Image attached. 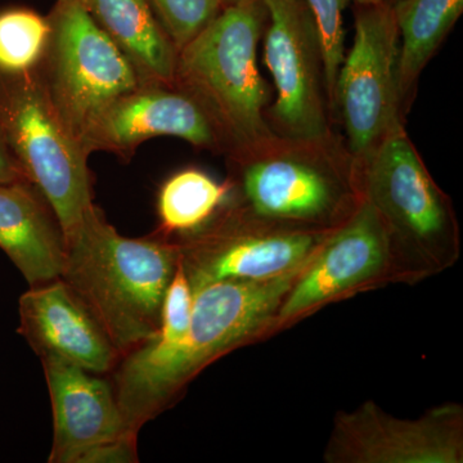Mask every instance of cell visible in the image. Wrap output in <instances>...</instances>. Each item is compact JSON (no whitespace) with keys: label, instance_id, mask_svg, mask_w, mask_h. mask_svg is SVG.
I'll use <instances>...</instances> for the list:
<instances>
[{"label":"cell","instance_id":"1","mask_svg":"<svg viewBox=\"0 0 463 463\" xmlns=\"http://www.w3.org/2000/svg\"><path fill=\"white\" fill-rule=\"evenodd\" d=\"M301 269L268 281L225 279L194 289L190 328L181 343L157 354L134 349L109 373L128 428L139 434L210 364L270 339L277 310Z\"/></svg>","mask_w":463,"mask_h":463},{"label":"cell","instance_id":"2","mask_svg":"<svg viewBox=\"0 0 463 463\" xmlns=\"http://www.w3.org/2000/svg\"><path fill=\"white\" fill-rule=\"evenodd\" d=\"M60 279L90 307L121 356L156 336L179 261L173 237L121 236L94 203L65 239Z\"/></svg>","mask_w":463,"mask_h":463},{"label":"cell","instance_id":"3","mask_svg":"<svg viewBox=\"0 0 463 463\" xmlns=\"http://www.w3.org/2000/svg\"><path fill=\"white\" fill-rule=\"evenodd\" d=\"M227 158L230 197L252 214L312 231H334L364 200L361 174L336 134L272 136Z\"/></svg>","mask_w":463,"mask_h":463},{"label":"cell","instance_id":"4","mask_svg":"<svg viewBox=\"0 0 463 463\" xmlns=\"http://www.w3.org/2000/svg\"><path fill=\"white\" fill-rule=\"evenodd\" d=\"M268 23L261 0L225 5L178 51L174 84L190 94L223 139L230 156L273 132L269 91L258 66V45Z\"/></svg>","mask_w":463,"mask_h":463},{"label":"cell","instance_id":"5","mask_svg":"<svg viewBox=\"0 0 463 463\" xmlns=\"http://www.w3.org/2000/svg\"><path fill=\"white\" fill-rule=\"evenodd\" d=\"M358 165L362 196L388 227L405 285H417L455 267L461 258L455 207L432 178L403 124Z\"/></svg>","mask_w":463,"mask_h":463},{"label":"cell","instance_id":"6","mask_svg":"<svg viewBox=\"0 0 463 463\" xmlns=\"http://www.w3.org/2000/svg\"><path fill=\"white\" fill-rule=\"evenodd\" d=\"M0 137L51 203L66 239L94 205L90 155L61 118L38 70L0 71Z\"/></svg>","mask_w":463,"mask_h":463},{"label":"cell","instance_id":"7","mask_svg":"<svg viewBox=\"0 0 463 463\" xmlns=\"http://www.w3.org/2000/svg\"><path fill=\"white\" fill-rule=\"evenodd\" d=\"M331 232L268 221L228 197L205 225L173 239L194 291L225 279L268 281L297 272Z\"/></svg>","mask_w":463,"mask_h":463},{"label":"cell","instance_id":"8","mask_svg":"<svg viewBox=\"0 0 463 463\" xmlns=\"http://www.w3.org/2000/svg\"><path fill=\"white\" fill-rule=\"evenodd\" d=\"M47 17L50 39L36 70L61 118L83 145L99 116L141 83L84 5L57 0Z\"/></svg>","mask_w":463,"mask_h":463},{"label":"cell","instance_id":"9","mask_svg":"<svg viewBox=\"0 0 463 463\" xmlns=\"http://www.w3.org/2000/svg\"><path fill=\"white\" fill-rule=\"evenodd\" d=\"M399 283L405 285V276L388 227L364 197L345 223L326 237L289 286L274 317L270 337L331 304Z\"/></svg>","mask_w":463,"mask_h":463},{"label":"cell","instance_id":"10","mask_svg":"<svg viewBox=\"0 0 463 463\" xmlns=\"http://www.w3.org/2000/svg\"><path fill=\"white\" fill-rule=\"evenodd\" d=\"M399 33L392 3L355 5L354 39L335 84L334 109L345 143L362 163L401 120Z\"/></svg>","mask_w":463,"mask_h":463},{"label":"cell","instance_id":"11","mask_svg":"<svg viewBox=\"0 0 463 463\" xmlns=\"http://www.w3.org/2000/svg\"><path fill=\"white\" fill-rule=\"evenodd\" d=\"M268 14L265 65L276 99L268 125L286 138L319 139L334 134L326 87L321 36L306 0H261Z\"/></svg>","mask_w":463,"mask_h":463},{"label":"cell","instance_id":"12","mask_svg":"<svg viewBox=\"0 0 463 463\" xmlns=\"http://www.w3.org/2000/svg\"><path fill=\"white\" fill-rule=\"evenodd\" d=\"M325 463H462L463 405H434L401 419L365 401L339 411L322 455Z\"/></svg>","mask_w":463,"mask_h":463},{"label":"cell","instance_id":"13","mask_svg":"<svg viewBox=\"0 0 463 463\" xmlns=\"http://www.w3.org/2000/svg\"><path fill=\"white\" fill-rule=\"evenodd\" d=\"M175 137L194 147L227 154L205 111L175 84L141 83L116 99L83 138L88 155L105 151L129 161L143 142Z\"/></svg>","mask_w":463,"mask_h":463},{"label":"cell","instance_id":"14","mask_svg":"<svg viewBox=\"0 0 463 463\" xmlns=\"http://www.w3.org/2000/svg\"><path fill=\"white\" fill-rule=\"evenodd\" d=\"M53 413V440L48 462L84 463L97 448L138 435L130 430L116 399L112 381L56 355L41 358Z\"/></svg>","mask_w":463,"mask_h":463},{"label":"cell","instance_id":"15","mask_svg":"<svg viewBox=\"0 0 463 463\" xmlns=\"http://www.w3.org/2000/svg\"><path fill=\"white\" fill-rule=\"evenodd\" d=\"M18 317L17 332L39 358L61 356L106 376L123 358L90 307L60 277L29 286L18 301Z\"/></svg>","mask_w":463,"mask_h":463},{"label":"cell","instance_id":"16","mask_svg":"<svg viewBox=\"0 0 463 463\" xmlns=\"http://www.w3.org/2000/svg\"><path fill=\"white\" fill-rule=\"evenodd\" d=\"M0 250L29 286L61 276L65 234L51 203L33 183L0 184Z\"/></svg>","mask_w":463,"mask_h":463},{"label":"cell","instance_id":"17","mask_svg":"<svg viewBox=\"0 0 463 463\" xmlns=\"http://www.w3.org/2000/svg\"><path fill=\"white\" fill-rule=\"evenodd\" d=\"M88 11L127 58L139 83L174 84L178 48L147 0H88Z\"/></svg>","mask_w":463,"mask_h":463},{"label":"cell","instance_id":"18","mask_svg":"<svg viewBox=\"0 0 463 463\" xmlns=\"http://www.w3.org/2000/svg\"><path fill=\"white\" fill-rule=\"evenodd\" d=\"M399 33L398 90L402 108L423 70L463 12V0H395Z\"/></svg>","mask_w":463,"mask_h":463},{"label":"cell","instance_id":"19","mask_svg":"<svg viewBox=\"0 0 463 463\" xmlns=\"http://www.w3.org/2000/svg\"><path fill=\"white\" fill-rule=\"evenodd\" d=\"M230 194V183H219L203 170L188 167L173 174L158 191L157 231L175 237L199 230L224 205Z\"/></svg>","mask_w":463,"mask_h":463},{"label":"cell","instance_id":"20","mask_svg":"<svg viewBox=\"0 0 463 463\" xmlns=\"http://www.w3.org/2000/svg\"><path fill=\"white\" fill-rule=\"evenodd\" d=\"M51 25L47 16L27 8L0 12V71L24 72L41 63Z\"/></svg>","mask_w":463,"mask_h":463},{"label":"cell","instance_id":"21","mask_svg":"<svg viewBox=\"0 0 463 463\" xmlns=\"http://www.w3.org/2000/svg\"><path fill=\"white\" fill-rule=\"evenodd\" d=\"M383 0H306L315 17L321 36L325 58L326 87L332 115L335 114V84L344 56H345V32L344 12L350 5H371Z\"/></svg>","mask_w":463,"mask_h":463},{"label":"cell","instance_id":"22","mask_svg":"<svg viewBox=\"0 0 463 463\" xmlns=\"http://www.w3.org/2000/svg\"><path fill=\"white\" fill-rule=\"evenodd\" d=\"M192 306H194V291L181 261H178L172 282L164 298L157 335L137 349L149 354H157L181 343L190 328Z\"/></svg>","mask_w":463,"mask_h":463},{"label":"cell","instance_id":"23","mask_svg":"<svg viewBox=\"0 0 463 463\" xmlns=\"http://www.w3.org/2000/svg\"><path fill=\"white\" fill-rule=\"evenodd\" d=\"M178 51L225 7L223 0H147Z\"/></svg>","mask_w":463,"mask_h":463},{"label":"cell","instance_id":"24","mask_svg":"<svg viewBox=\"0 0 463 463\" xmlns=\"http://www.w3.org/2000/svg\"><path fill=\"white\" fill-rule=\"evenodd\" d=\"M29 182L25 173L21 169L20 164L9 151L7 145L0 137V184L11 183Z\"/></svg>","mask_w":463,"mask_h":463},{"label":"cell","instance_id":"25","mask_svg":"<svg viewBox=\"0 0 463 463\" xmlns=\"http://www.w3.org/2000/svg\"><path fill=\"white\" fill-rule=\"evenodd\" d=\"M58 2L78 3V5H84L88 9V0H58Z\"/></svg>","mask_w":463,"mask_h":463},{"label":"cell","instance_id":"26","mask_svg":"<svg viewBox=\"0 0 463 463\" xmlns=\"http://www.w3.org/2000/svg\"><path fill=\"white\" fill-rule=\"evenodd\" d=\"M245 2V0H223L225 5H237V3Z\"/></svg>","mask_w":463,"mask_h":463},{"label":"cell","instance_id":"27","mask_svg":"<svg viewBox=\"0 0 463 463\" xmlns=\"http://www.w3.org/2000/svg\"><path fill=\"white\" fill-rule=\"evenodd\" d=\"M392 2H395V0H392Z\"/></svg>","mask_w":463,"mask_h":463}]
</instances>
